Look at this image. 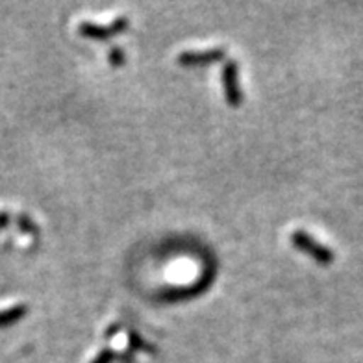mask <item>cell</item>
Returning <instances> with one entry per match:
<instances>
[{"mask_svg": "<svg viewBox=\"0 0 363 363\" xmlns=\"http://www.w3.org/2000/svg\"><path fill=\"white\" fill-rule=\"evenodd\" d=\"M291 241L296 249L304 250L306 254H310L311 258H315L319 263H332L334 262V252L330 249H326L325 245H320L319 241L311 238L308 232L304 230H295L291 234Z\"/></svg>", "mask_w": 363, "mask_h": 363, "instance_id": "1", "label": "cell"}, {"mask_svg": "<svg viewBox=\"0 0 363 363\" xmlns=\"http://www.w3.org/2000/svg\"><path fill=\"white\" fill-rule=\"evenodd\" d=\"M126 26H128V19H126V17H117L111 24H95L84 21V23L78 26V32H80L82 35H86V38L102 39L117 34L121 30H125Z\"/></svg>", "mask_w": 363, "mask_h": 363, "instance_id": "2", "label": "cell"}, {"mask_svg": "<svg viewBox=\"0 0 363 363\" xmlns=\"http://www.w3.org/2000/svg\"><path fill=\"white\" fill-rule=\"evenodd\" d=\"M238 77V65L234 62L226 63L225 71H223V84H225V95L230 106H239L243 101V93L239 89Z\"/></svg>", "mask_w": 363, "mask_h": 363, "instance_id": "3", "label": "cell"}, {"mask_svg": "<svg viewBox=\"0 0 363 363\" xmlns=\"http://www.w3.org/2000/svg\"><path fill=\"white\" fill-rule=\"evenodd\" d=\"M225 56V48H208V50H186L178 54V62L182 65H202V63L217 62Z\"/></svg>", "mask_w": 363, "mask_h": 363, "instance_id": "4", "label": "cell"}, {"mask_svg": "<svg viewBox=\"0 0 363 363\" xmlns=\"http://www.w3.org/2000/svg\"><path fill=\"white\" fill-rule=\"evenodd\" d=\"M26 313H28V306H26V304H13V306H8L4 308V310H0V328H2V326L13 325V323L23 319Z\"/></svg>", "mask_w": 363, "mask_h": 363, "instance_id": "5", "label": "cell"}, {"mask_svg": "<svg viewBox=\"0 0 363 363\" xmlns=\"http://www.w3.org/2000/svg\"><path fill=\"white\" fill-rule=\"evenodd\" d=\"M121 57H125V54L121 52V50H117V48H113V50H111V60H113L115 65H119Z\"/></svg>", "mask_w": 363, "mask_h": 363, "instance_id": "6", "label": "cell"}, {"mask_svg": "<svg viewBox=\"0 0 363 363\" xmlns=\"http://www.w3.org/2000/svg\"><path fill=\"white\" fill-rule=\"evenodd\" d=\"M111 359V352L110 350H104V352H101V356H99V359H96L95 363H106L110 362Z\"/></svg>", "mask_w": 363, "mask_h": 363, "instance_id": "7", "label": "cell"}]
</instances>
